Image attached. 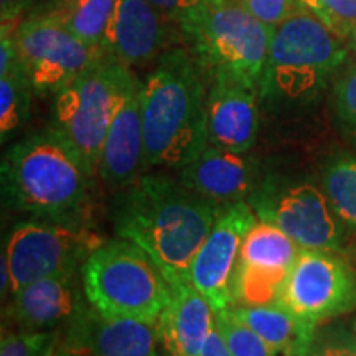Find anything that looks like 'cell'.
Here are the masks:
<instances>
[{"label":"cell","instance_id":"obj_1","mask_svg":"<svg viewBox=\"0 0 356 356\" xmlns=\"http://www.w3.org/2000/svg\"><path fill=\"white\" fill-rule=\"evenodd\" d=\"M218 208L165 173H144L118 190L111 221L118 238L136 244L172 287L190 280V266L216 220Z\"/></svg>","mask_w":356,"mask_h":356},{"label":"cell","instance_id":"obj_2","mask_svg":"<svg viewBox=\"0 0 356 356\" xmlns=\"http://www.w3.org/2000/svg\"><path fill=\"white\" fill-rule=\"evenodd\" d=\"M210 76L193 50L173 47L142 83L145 172L180 170L204 147Z\"/></svg>","mask_w":356,"mask_h":356},{"label":"cell","instance_id":"obj_3","mask_svg":"<svg viewBox=\"0 0 356 356\" xmlns=\"http://www.w3.org/2000/svg\"><path fill=\"white\" fill-rule=\"evenodd\" d=\"M91 173L53 129L15 142L2 160V193L12 210L84 220Z\"/></svg>","mask_w":356,"mask_h":356},{"label":"cell","instance_id":"obj_4","mask_svg":"<svg viewBox=\"0 0 356 356\" xmlns=\"http://www.w3.org/2000/svg\"><path fill=\"white\" fill-rule=\"evenodd\" d=\"M210 78H229L259 91L273 26L234 0H203L178 19Z\"/></svg>","mask_w":356,"mask_h":356},{"label":"cell","instance_id":"obj_5","mask_svg":"<svg viewBox=\"0 0 356 356\" xmlns=\"http://www.w3.org/2000/svg\"><path fill=\"white\" fill-rule=\"evenodd\" d=\"M89 305L108 317L157 323L172 286L149 256L126 239L101 244L81 267Z\"/></svg>","mask_w":356,"mask_h":356},{"label":"cell","instance_id":"obj_6","mask_svg":"<svg viewBox=\"0 0 356 356\" xmlns=\"http://www.w3.org/2000/svg\"><path fill=\"white\" fill-rule=\"evenodd\" d=\"M343 40L307 10L275 25L259 86L261 99L296 101L317 91L346 60Z\"/></svg>","mask_w":356,"mask_h":356},{"label":"cell","instance_id":"obj_7","mask_svg":"<svg viewBox=\"0 0 356 356\" xmlns=\"http://www.w3.org/2000/svg\"><path fill=\"white\" fill-rule=\"evenodd\" d=\"M131 74L129 66L106 55L55 95L50 129L74 150L92 177L97 175L102 144Z\"/></svg>","mask_w":356,"mask_h":356},{"label":"cell","instance_id":"obj_8","mask_svg":"<svg viewBox=\"0 0 356 356\" xmlns=\"http://www.w3.org/2000/svg\"><path fill=\"white\" fill-rule=\"evenodd\" d=\"M86 220L32 216L12 226L2 256L12 277V293L35 280L81 273L84 261L104 244Z\"/></svg>","mask_w":356,"mask_h":356},{"label":"cell","instance_id":"obj_9","mask_svg":"<svg viewBox=\"0 0 356 356\" xmlns=\"http://www.w3.org/2000/svg\"><path fill=\"white\" fill-rule=\"evenodd\" d=\"M248 203L257 220L277 226L302 249L337 251L343 243V221L323 190L310 181L262 175Z\"/></svg>","mask_w":356,"mask_h":356},{"label":"cell","instance_id":"obj_10","mask_svg":"<svg viewBox=\"0 0 356 356\" xmlns=\"http://www.w3.org/2000/svg\"><path fill=\"white\" fill-rule=\"evenodd\" d=\"M15 35L20 63L37 95H56L108 53L88 47L48 12L20 22Z\"/></svg>","mask_w":356,"mask_h":356},{"label":"cell","instance_id":"obj_11","mask_svg":"<svg viewBox=\"0 0 356 356\" xmlns=\"http://www.w3.org/2000/svg\"><path fill=\"white\" fill-rule=\"evenodd\" d=\"M279 304L320 323L356 309V270L335 251L302 249L284 282Z\"/></svg>","mask_w":356,"mask_h":356},{"label":"cell","instance_id":"obj_12","mask_svg":"<svg viewBox=\"0 0 356 356\" xmlns=\"http://www.w3.org/2000/svg\"><path fill=\"white\" fill-rule=\"evenodd\" d=\"M257 216L248 202L218 208L216 220L190 266V280L213 310L233 307V277L241 244Z\"/></svg>","mask_w":356,"mask_h":356},{"label":"cell","instance_id":"obj_13","mask_svg":"<svg viewBox=\"0 0 356 356\" xmlns=\"http://www.w3.org/2000/svg\"><path fill=\"white\" fill-rule=\"evenodd\" d=\"M154 323L108 317L88 305L66 323L55 356H159Z\"/></svg>","mask_w":356,"mask_h":356},{"label":"cell","instance_id":"obj_14","mask_svg":"<svg viewBox=\"0 0 356 356\" xmlns=\"http://www.w3.org/2000/svg\"><path fill=\"white\" fill-rule=\"evenodd\" d=\"M145 173L142 81L134 74L124 86L102 144L97 175L109 188L121 190Z\"/></svg>","mask_w":356,"mask_h":356},{"label":"cell","instance_id":"obj_15","mask_svg":"<svg viewBox=\"0 0 356 356\" xmlns=\"http://www.w3.org/2000/svg\"><path fill=\"white\" fill-rule=\"evenodd\" d=\"M180 181L216 208L248 202L259 185L262 172L251 152L207 145L193 162L178 170Z\"/></svg>","mask_w":356,"mask_h":356},{"label":"cell","instance_id":"obj_16","mask_svg":"<svg viewBox=\"0 0 356 356\" xmlns=\"http://www.w3.org/2000/svg\"><path fill=\"white\" fill-rule=\"evenodd\" d=\"M172 22L177 20L145 0H118L104 51L129 68L149 63L173 48Z\"/></svg>","mask_w":356,"mask_h":356},{"label":"cell","instance_id":"obj_17","mask_svg":"<svg viewBox=\"0 0 356 356\" xmlns=\"http://www.w3.org/2000/svg\"><path fill=\"white\" fill-rule=\"evenodd\" d=\"M259 132V91L229 78H210L208 145L251 152Z\"/></svg>","mask_w":356,"mask_h":356},{"label":"cell","instance_id":"obj_18","mask_svg":"<svg viewBox=\"0 0 356 356\" xmlns=\"http://www.w3.org/2000/svg\"><path fill=\"white\" fill-rule=\"evenodd\" d=\"M8 315L20 330H56L86 309L81 273L60 274L26 284L12 293Z\"/></svg>","mask_w":356,"mask_h":356},{"label":"cell","instance_id":"obj_19","mask_svg":"<svg viewBox=\"0 0 356 356\" xmlns=\"http://www.w3.org/2000/svg\"><path fill=\"white\" fill-rule=\"evenodd\" d=\"M215 310L204 296L186 280L172 287V300L160 315L159 343L170 356H200L210 335Z\"/></svg>","mask_w":356,"mask_h":356},{"label":"cell","instance_id":"obj_20","mask_svg":"<svg viewBox=\"0 0 356 356\" xmlns=\"http://www.w3.org/2000/svg\"><path fill=\"white\" fill-rule=\"evenodd\" d=\"M231 310L266 341L277 356H309L317 323L297 317L284 305H233Z\"/></svg>","mask_w":356,"mask_h":356},{"label":"cell","instance_id":"obj_21","mask_svg":"<svg viewBox=\"0 0 356 356\" xmlns=\"http://www.w3.org/2000/svg\"><path fill=\"white\" fill-rule=\"evenodd\" d=\"M300 251L299 244L282 229L257 220L244 238L236 267L284 284Z\"/></svg>","mask_w":356,"mask_h":356},{"label":"cell","instance_id":"obj_22","mask_svg":"<svg viewBox=\"0 0 356 356\" xmlns=\"http://www.w3.org/2000/svg\"><path fill=\"white\" fill-rule=\"evenodd\" d=\"M115 6L118 0H56L44 12L60 20L88 47L104 51V40Z\"/></svg>","mask_w":356,"mask_h":356},{"label":"cell","instance_id":"obj_23","mask_svg":"<svg viewBox=\"0 0 356 356\" xmlns=\"http://www.w3.org/2000/svg\"><path fill=\"white\" fill-rule=\"evenodd\" d=\"M35 89L24 66L0 76V140L7 144L26 126L32 109Z\"/></svg>","mask_w":356,"mask_h":356},{"label":"cell","instance_id":"obj_24","mask_svg":"<svg viewBox=\"0 0 356 356\" xmlns=\"http://www.w3.org/2000/svg\"><path fill=\"white\" fill-rule=\"evenodd\" d=\"M322 190L343 225L356 229V157L330 160L322 170Z\"/></svg>","mask_w":356,"mask_h":356},{"label":"cell","instance_id":"obj_25","mask_svg":"<svg viewBox=\"0 0 356 356\" xmlns=\"http://www.w3.org/2000/svg\"><path fill=\"white\" fill-rule=\"evenodd\" d=\"M215 322L233 356H277L274 350L231 309L215 312Z\"/></svg>","mask_w":356,"mask_h":356},{"label":"cell","instance_id":"obj_26","mask_svg":"<svg viewBox=\"0 0 356 356\" xmlns=\"http://www.w3.org/2000/svg\"><path fill=\"white\" fill-rule=\"evenodd\" d=\"M58 341L56 330L3 332L0 356H55Z\"/></svg>","mask_w":356,"mask_h":356},{"label":"cell","instance_id":"obj_27","mask_svg":"<svg viewBox=\"0 0 356 356\" xmlns=\"http://www.w3.org/2000/svg\"><path fill=\"white\" fill-rule=\"evenodd\" d=\"M333 106L338 122L356 145V65L341 74L333 88Z\"/></svg>","mask_w":356,"mask_h":356},{"label":"cell","instance_id":"obj_28","mask_svg":"<svg viewBox=\"0 0 356 356\" xmlns=\"http://www.w3.org/2000/svg\"><path fill=\"white\" fill-rule=\"evenodd\" d=\"M314 15L346 40L356 25V0H318Z\"/></svg>","mask_w":356,"mask_h":356},{"label":"cell","instance_id":"obj_29","mask_svg":"<svg viewBox=\"0 0 356 356\" xmlns=\"http://www.w3.org/2000/svg\"><path fill=\"white\" fill-rule=\"evenodd\" d=\"M262 24L274 26L282 24L289 17L305 10L297 0H234Z\"/></svg>","mask_w":356,"mask_h":356},{"label":"cell","instance_id":"obj_30","mask_svg":"<svg viewBox=\"0 0 356 356\" xmlns=\"http://www.w3.org/2000/svg\"><path fill=\"white\" fill-rule=\"evenodd\" d=\"M309 356H356V332L341 328L315 333Z\"/></svg>","mask_w":356,"mask_h":356},{"label":"cell","instance_id":"obj_31","mask_svg":"<svg viewBox=\"0 0 356 356\" xmlns=\"http://www.w3.org/2000/svg\"><path fill=\"white\" fill-rule=\"evenodd\" d=\"M145 2L157 7L159 10H162L163 13H167V15H170L172 19L178 22L181 15H185L191 8L197 7L203 0H145Z\"/></svg>","mask_w":356,"mask_h":356},{"label":"cell","instance_id":"obj_32","mask_svg":"<svg viewBox=\"0 0 356 356\" xmlns=\"http://www.w3.org/2000/svg\"><path fill=\"white\" fill-rule=\"evenodd\" d=\"M200 356H233L231 350L228 348V345H226L225 337H222L221 330L218 328L215 317H213L211 332H210V335H208L207 341H204L202 355Z\"/></svg>","mask_w":356,"mask_h":356},{"label":"cell","instance_id":"obj_33","mask_svg":"<svg viewBox=\"0 0 356 356\" xmlns=\"http://www.w3.org/2000/svg\"><path fill=\"white\" fill-rule=\"evenodd\" d=\"M33 0H0L2 24H13Z\"/></svg>","mask_w":356,"mask_h":356},{"label":"cell","instance_id":"obj_34","mask_svg":"<svg viewBox=\"0 0 356 356\" xmlns=\"http://www.w3.org/2000/svg\"><path fill=\"white\" fill-rule=\"evenodd\" d=\"M297 2H299V3H300V6L305 8V10H307V12L314 13V10H315V7H317V2H318V0H297Z\"/></svg>","mask_w":356,"mask_h":356},{"label":"cell","instance_id":"obj_35","mask_svg":"<svg viewBox=\"0 0 356 356\" xmlns=\"http://www.w3.org/2000/svg\"><path fill=\"white\" fill-rule=\"evenodd\" d=\"M350 42V47H351V50H355L356 51V25H355V29L351 30V33H350V37L346 38Z\"/></svg>","mask_w":356,"mask_h":356},{"label":"cell","instance_id":"obj_36","mask_svg":"<svg viewBox=\"0 0 356 356\" xmlns=\"http://www.w3.org/2000/svg\"><path fill=\"white\" fill-rule=\"evenodd\" d=\"M355 332H356V327H355Z\"/></svg>","mask_w":356,"mask_h":356},{"label":"cell","instance_id":"obj_37","mask_svg":"<svg viewBox=\"0 0 356 356\" xmlns=\"http://www.w3.org/2000/svg\"><path fill=\"white\" fill-rule=\"evenodd\" d=\"M167 356H170V355H167Z\"/></svg>","mask_w":356,"mask_h":356},{"label":"cell","instance_id":"obj_38","mask_svg":"<svg viewBox=\"0 0 356 356\" xmlns=\"http://www.w3.org/2000/svg\"><path fill=\"white\" fill-rule=\"evenodd\" d=\"M355 327H356V325H355Z\"/></svg>","mask_w":356,"mask_h":356}]
</instances>
